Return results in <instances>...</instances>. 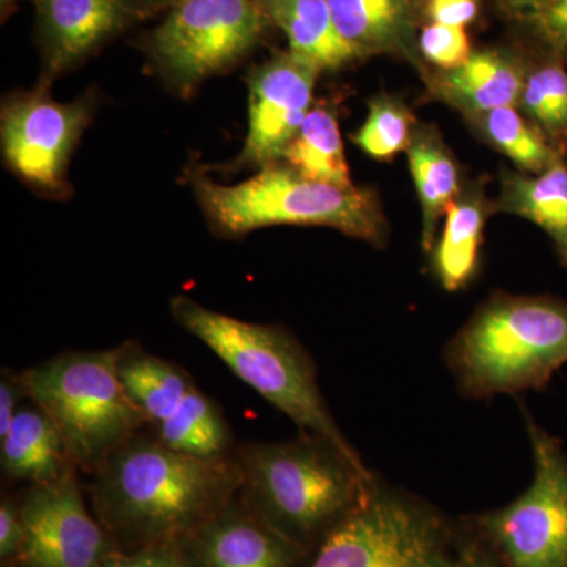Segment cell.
Here are the masks:
<instances>
[{
    "instance_id": "obj_1",
    "label": "cell",
    "mask_w": 567,
    "mask_h": 567,
    "mask_svg": "<svg viewBox=\"0 0 567 567\" xmlns=\"http://www.w3.org/2000/svg\"><path fill=\"white\" fill-rule=\"evenodd\" d=\"M89 499L121 550L177 546L238 495L235 454L199 457L141 431L92 473Z\"/></svg>"
},
{
    "instance_id": "obj_2",
    "label": "cell",
    "mask_w": 567,
    "mask_h": 567,
    "mask_svg": "<svg viewBox=\"0 0 567 567\" xmlns=\"http://www.w3.org/2000/svg\"><path fill=\"white\" fill-rule=\"evenodd\" d=\"M234 454L244 505L311 554L352 513L375 476L330 440L306 432L286 442L244 443Z\"/></svg>"
},
{
    "instance_id": "obj_3",
    "label": "cell",
    "mask_w": 567,
    "mask_h": 567,
    "mask_svg": "<svg viewBox=\"0 0 567 567\" xmlns=\"http://www.w3.org/2000/svg\"><path fill=\"white\" fill-rule=\"evenodd\" d=\"M443 357L470 399L546 390L567 364V301L495 292L447 342Z\"/></svg>"
},
{
    "instance_id": "obj_4",
    "label": "cell",
    "mask_w": 567,
    "mask_h": 567,
    "mask_svg": "<svg viewBox=\"0 0 567 567\" xmlns=\"http://www.w3.org/2000/svg\"><path fill=\"white\" fill-rule=\"evenodd\" d=\"M171 316L300 432L323 436L363 462L328 409L315 360L290 331L213 311L186 295L171 300Z\"/></svg>"
},
{
    "instance_id": "obj_5",
    "label": "cell",
    "mask_w": 567,
    "mask_h": 567,
    "mask_svg": "<svg viewBox=\"0 0 567 567\" xmlns=\"http://www.w3.org/2000/svg\"><path fill=\"white\" fill-rule=\"evenodd\" d=\"M189 181L213 229L224 237L271 226H317L377 248L388 240V221L374 189L311 181L282 162L235 185L216 183L197 169Z\"/></svg>"
},
{
    "instance_id": "obj_6",
    "label": "cell",
    "mask_w": 567,
    "mask_h": 567,
    "mask_svg": "<svg viewBox=\"0 0 567 567\" xmlns=\"http://www.w3.org/2000/svg\"><path fill=\"white\" fill-rule=\"evenodd\" d=\"M121 347L55 354L21 372L28 401L61 432L78 470L92 475L147 427L118 374Z\"/></svg>"
},
{
    "instance_id": "obj_7",
    "label": "cell",
    "mask_w": 567,
    "mask_h": 567,
    "mask_svg": "<svg viewBox=\"0 0 567 567\" xmlns=\"http://www.w3.org/2000/svg\"><path fill=\"white\" fill-rule=\"evenodd\" d=\"M457 537L458 522L374 476L308 567H453Z\"/></svg>"
},
{
    "instance_id": "obj_8",
    "label": "cell",
    "mask_w": 567,
    "mask_h": 567,
    "mask_svg": "<svg viewBox=\"0 0 567 567\" xmlns=\"http://www.w3.org/2000/svg\"><path fill=\"white\" fill-rule=\"evenodd\" d=\"M522 406L535 476L506 506L461 518L502 567H567V454Z\"/></svg>"
},
{
    "instance_id": "obj_9",
    "label": "cell",
    "mask_w": 567,
    "mask_h": 567,
    "mask_svg": "<svg viewBox=\"0 0 567 567\" xmlns=\"http://www.w3.org/2000/svg\"><path fill=\"white\" fill-rule=\"evenodd\" d=\"M118 353V374L153 435L199 457L230 456L234 435L221 406L173 361L128 341Z\"/></svg>"
},
{
    "instance_id": "obj_10",
    "label": "cell",
    "mask_w": 567,
    "mask_h": 567,
    "mask_svg": "<svg viewBox=\"0 0 567 567\" xmlns=\"http://www.w3.org/2000/svg\"><path fill=\"white\" fill-rule=\"evenodd\" d=\"M257 0H181L152 33L156 66L182 93L233 69L264 35Z\"/></svg>"
},
{
    "instance_id": "obj_11",
    "label": "cell",
    "mask_w": 567,
    "mask_h": 567,
    "mask_svg": "<svg viewBox=\"0 0 567 567\" xmlns=\"http://www.w3.org/2000/svg\"><path fill=\"white\" fill-rule=\"evenodd\" d=\"M92 99L62 103L50 95V84L17 93L2 106V153L21 181L48 196L69 192L66 174L74 147L87 128Z\"/></svg>"
},
{
    "instance_id": "obj_12",
    "label": "cell",
    "mask_w": 567,
    "mask_h": 567,
    "mask_svg": "<svg viewBox=\"0 0 567 567\" xmlns=\"http://www.w3.org/2000/svg\"><path fill=\"white\" fill-rule=\"evenodd\" d=\"M24 547L17 567H100L121 550L85 502L76 473L20 496Z\"/></svg>"
},
{
    "instance_id": "obj_13",
    "label": "cell",
    "mask_w": 567,
    "mask_h": 567,
    "mask_svg": "<svg viewBox=\"0 0 567 567\" xmlns=\"http://www.w3.org/2000/svg\"><path fill=\"white\" fill-rule=\"evenodd\" d=\"M322 73L290 52L256 66L248 78L249 123L237 166L259 167L281 163L315 102L317 78Z\"/></svg>"
},
{
    "instance_id": "obj_14",
    "label": "cell",
    "mask_w": 567,
    "mask_h": 567,
    "mask_svg": "<svg viewBox=\"0 0 567 567\" xmlns=\"http://www.w3.org/2000/svg\"><path fill=\"white\" fill-rule=\"evenodd\" d=\"M177 547L189 567H308L312 557L254 516L238 495Z\"/></svg>"
},
{
    "instance_id": "obj_15",
    "label": "cell",
    "mask_w": 567,
    "mask_h": 567,
    "mask_svg": "<svg viewBox=\"0 0 567 567\" xmlns=\"http://www.w3.org/2000/svg\"><path fill=\"white\" fill-rule=\"evenodd\" d=\"M43 51V81L80 65L95 50L132 24L134 0H33Z\"/></svg>"
},
{
    "instance_id": "obj_16",
    "label": "cell",
    "mask_w": 567,
    "mask_h": 567,
    "mask_svg": "<svg viewBox=\"0 0 567 567\" xmlns=\"http://www.w3.org/2000/svg\"><path fill=\"white\" fill-rule=\"evenodd\" d=\"M528 66L509 52L484 50L453 70H423L425 91L466 117L518 106Z\"/></svg>"
},
{
    "instance_id": "obj_17",
    "label": "cell",
    "mask_w": 567,
    "mask_h": 567,
    "mask_svg": "<svg viewBox=\"0 0 567 567\" xmlns=\"http://www.w3.org/2000/svg\"><path fill=\"white\" fill-rule=\"evenodd\" d=\"M494 213L484 181L464 183L456 199L447 205L442 233L431 251L432 271L447 292L464 289L475 278L484 229Z\"/></svg>"
},
{
    "instance_id": "obj_18",
    "label": "cell",
    "mask_w": 567,
    "mask_h": 567,
    "mask_svg": "<svg viewBox=\"0 0 567 567\" xmlns=\"http://www.w3.org/2000/svg\"><path fill=\"white\" fill-rule=\"evenodd\" d=\"M342 39L361 59L390 54L417 63L413 0H327Z\"/></svg>"
},
{
    "instance_id": "obj_19",
    "label": "cell",
    "mask_w": 567,
    "mask_h": 567,
    "mask_svg": "<svg viewBox=\"0 0 567 567\" xmlns=\"http://www.w3.org/2000/svg\"><path fill=\"white\" fill-rule=\"evenodd\" d=\"M31 404L21 406L10 431L0 439L3 475L28 486L73 475L78 466L61 432L39 405Z\"/></svg>"
},
{
    "instance_id": "obj_20",
    "label": "cell",
    "mask_w": 567,
    "mask_h": 567,
    "mask_svg": "<svg viewBox=\"0 0 567 567\" xmlns=\"http://www.w3.org/2000/svg\"><path fill=\"white\" fill-rule=\"evenodd\" d=\"M405 153L423 213L421 246L425 254H431L447 205L456 199L464 186L461 169L442 134L429 123L417 122Z\"/></svg>"
},
{
    "instance_id": "obj_21",
    "label": "cell",
    "mask_w": 567,
    "mask_h": 567,
    "mask_svg": "<svg viewBox=\"0 0 567 567\" xmlns=\"http://www.w3.org/2000/svg\"><path fill=\"white\" fill-rule=\"evenodd\" d=\"M268 21L289 40L290 54L320 71H334L361 55L336 29L327 0H259Z\"/></svg>"
},
{
    "instance_id": "obj_22",
    "label": "cell",
    "mask_w": 567,
    "mask_h": 567,
    "mask_svg": "<svg viewBox=\"0 0 567 567\" xmlns=\"http://www.w3.org/2000/svg\"><path fill=\"white\" fill-rule=\"evenodd\" d=\"M495 213L520 216L546 230L555 245L567 240V163L558 159L539 174L502 175Z\"/></svg>"
},
{
    "instance_id": "obj_23",
    "label": "cell",
    "mask_w": 567,
    "mask_h": 567,
    "mask_svg": "<svg viewBox=\"0 0 567 567\" xmlns=\"http://www.w3.org/2000/svg\"><path fill=\"white\" fill-rule=\"evenodd\" d=\"M282 163L311 181L341 188L353 186L338 117L327 104L312 106L300 132L284 153Z\"/></svg>"
},
{
    "instance_id": "obj_24",
    "label": "cell",
    "mask_w": 567,
    "mask_h": 567,
    "mask_svg": "<svg viewBox=\"0 0 567 567\" xmlns=\"http://www.w3.org/2000/svg\"><path fill=\"white\" fill-rule=\"evenodd\" d=\"M465 121L481 140L516 164L520 173H543L566 156L517 106L498 107Z\"/></svg>"
},
{
    "instance_id": "obj_25",
    "label": "cell",
    "mask_w": 567,
    "mask_h": 567,
    "mask_svg": "<svg viewBox=\"0 0 567 567\" xmlns=\"http://www.w3.org/2000/svg\"><path fill=\"white\" fill-rule=\"evenodd\" d=\"M518 110L535 123L551 144L567 151V71L558 59L528 69Z\"/></svg>"
},
{
    "instance_id": "obj_26",
    "label": "cell",
    "mask_w": 567,
    "mask_h": 567,
    "mask_svg": "<svg viewBox=\"0 0 567 567\" xmlns=\"http://www.w3.org/2000/svg\"><path fill=\"white\" fill-rule=\"evenodd\" d=\"M416 125L415 115L404 100L380 93L369 102L368 117L352 141L377 162H393L409 148Z\"/></svg>"
},
{
    "instance_id": "obj_27",
    "label": "cell",
    "mask_w": 567,
    "mask_h": 567,
    "mask_svg": "<svg viewBox=\"0 0 567 567\" xmlns=\"http://www.w3.org/2000/svg\"><path fill=\"white\" fill-rule=\"evenodd\" d=\"M417 51L436 70H453L472 58V43L464 28L427 24L417 35Z\"/></svg>"
},
{
    "instance_id": "obj_28",
    "label": "cell",
    "mask_w": 567,
    "mask_h": 567,
    "mask_svg": "<svg viewBox=\"0 0 567 567\" xmlns=\"http://www.w3.org/2000/svg\"><path fill=\"white\" fill-rule=\"evenodd\" d=\"M529 31L550 52L563 61L567 55V0H548L539 9L520 18Z\"/></svg>"
},
{
    "instance_id": "obj_29",
    "label": "cell",
    "mask_w": 567,
    "mask_h": 567,
    "mask_svg": "<svg viewBox=\"0 0 567 567\" xmlns=\"http://www.w3.org/2000/svg\"><path fill=\"white\" fill-rule=\"evenodd\" d=\"M24 547L20 499L3 494L0 499V566L17 567Z\"/></svg>"
},
{
    "instance_id": "obj_30",
    "label": "cell",
    "mask_w": 567,
    "mask_h": 567,
    "mask_svg": "<svg viewBox=\"0 0 567 567\" xmlns=\"http://www.w3.org/2000/svg\"><path fill=\"white\" fill-rule=\"evenodd\" d=\"M100 567H189L177 546H153L117 550Z\"/></svg>"
},
{
    "instance_id": "obj_31",
    "label": "cell",
    "mask_w": 567,
    "mask_h": 567,
    "mask_svg": "<svg viewBox=\"0 0 567 567\" xmlns=\"http://www.w3.org/2000/svg\"><path fill=\"white\" fill-rule=\"evenodd\" d=\"M425 18L432 24L466 28L480 17V0H425L423 3Z\"/></svg>"
},
{
    "instance_id": "obj_32",
    "label": "cell",
    "mask_w": 567,
    "mask_h": 567,
    "mask_svg": "<svg viewBox=\"0 0 567 567\" xmlns=\"http://www.w3.org/2000/svg\"><path fill=\"white\" fill-rule=\"evenodd\" d=\"M22 399H28L22 375L3 368L0 374V439L10 431L20 412Z\"/></svg>"
},
{
    "instance_id": "obj_33",
    "label": "cell",
    "mask_w": 567,
    "mask_h": 567,
    "mask_svg": "<svg viewBox=\"0 0 567 567\" xmlns=\"http://www.w3.org/2000/svg\"><path fill=\"white\" fill-rule=\"evenodd\" d=\"M453 567H502L487 547L458 520L456 559Z\"/></svg>"
},
{
    "instance_id": "obj_34",
    "label": "cell",
    "mask_w": 567,
    "mask_h": 567,
    "mask_svg": "<svg viewBox=\"0 0 567 567\" xmlns=\"http://www.w3.org/2000/svg\"><path fill=\"white\" fill-rule=\"evenodd\" d=\"M547 2L548 0H498V6L505 13L520 20V18L527 17L532 11L539 9Z\"/></svg>"
},
{
    "instance_id": "obj_35",
    "label": "cell",
    "mask_w": 567,
    "mask_h": 567,
    "mask_svg": "<svg viewBox=\"0 0 567 567\" xmlns=\"http://www.w3.org/2000/svg\"><path fill=\"white\" fill-rule=\"evenodd\" d=\"M559 257H561L563 264L567 267V240L565 244L557 245Z\"/></svg>"
},
{
    "instance_id": "obj_36",
    "label": "cell",
    "mask_w": 567,
    "mask_h": 567,
    "mask_svg": "<svg viewBox=\"0 0 567 567\" xmlns=\"http://www.w3.org/2000/svg\"><path fill=\"white\" fill-rule=\"evenodd\" d=\"M145 2L153 3V6H175L181 0H145Z\"/></svg>"
},
{
    "instance_id": "obj_37",
    "label": "cell",
    "mask_w": 567,
    "mask_h": 567,
    "mask_svg": "<svg viewBox=\"0 0 567 567\" xmlns=\"http://www.w3.org/2000/svg\"><path fill=\"white\" fill-rule=\"evenodd\" d=\"M425 2V0H413V3H415V6H423V3Z\"/></svg>"
}]
</instances>
